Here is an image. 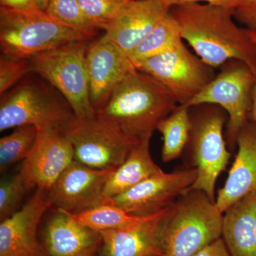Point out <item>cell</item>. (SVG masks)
<instances>
[{"label":"cell","instance_id":"cell-33","mask_svg":"<svg viewBox=\"0 0 256 256\" xmlns=\"http://www.w3.org/2000/svg\"><path fill=\"white\" fill-rule=\"evenodd\" d=\"M1 6L20 12H34L40 10L36 0H0Z\"/></svg>","mask_w":256,"mask_h":256},{"label":"cell","instance_id":"cell-35","mask_svg":"<svg viewBox=\"0 0 256 256\" xmlns=\"http://www.w3.org/2000/svg\"><path fill=\"white\" fill-rule=\"evenodd\" d=\"M50 0H36L37 6H38L41 10H44L46 9Z\"/></svg>","mask_w":256,"mask_h":256},{"label":"cell","instance_id":"cell-34","mask_svg":"<svg viewBox=\"0 0 256 256\" xmlns=\"http://www.w3.org/2000/svg\"><path fill=\"white\" fill-rule=\"evenodd\" d=\"M250 120L256 124V74L255 75V82H254V88H252V110H250Z\"/></svg>","mask_w":256,"mask_h":256},{"label":"cell","instance_id":"cell-26","mask_svg":"<svg viewBox=\"0 0 256 256\" xmlns=\"http://www.w3.org/2000/svg\"><path fill=\"white\" fill-rule=\"evenodd\" d=\"M45 11L58 21L92 36L98 30L88 20L78 0H50Z\"/></svg>","mask_w":256,"mask_h":256},{"label":"cell","instance_id":"cell-25","mask_svg":"<svg viewBox=\"0 0 256 256\" xmlns=\"http://www.w3.org/2000/svg\"><path fill=\"white\" fill-rule=\"evenodd\" d=\"M38 130L34 126L14 128L0 139V171L4 172L12 165L28 158L36 141Z\"/></svg>","mask_w":256,"mask_h":256},{"label":"cell","instance_id":"cell-27","mask_svg":"<svg viewBox=\"0 0 256 256\" xmlns=\"http://www.w3.org/2000/svg\"><path fill=\"white\" fill-rule=\"evenodd\" d=\"M88 20L97 30L106 31L130 0H78Z\"/></svg>","mask_w":256,"mask_h":256},{"label":"cell","instance_id":"cell-21","mask_svg":"<svg viewBox=\"0 0 256 256\" xmlns=\"http://www.w3.org/2000/svg\"><path fill=\"white\" fill-rule=\"evenodd\" d=\"M150 139L137 143L128 158L112 173L104 191V201L118 196L146 178L162 172L152 158Z\"/></svg>","mask_w":256,"mask_h":256},{"label":"cell","instance_id":"cell-3","mask_svg":"<svg viewBox=\"0 0 256 256\" xmlns=\"http://www.w3.org/2000/svg\"><path fill=\"white\" fill-rule=\"evenodd\" d=\"M224 214L204 192L188 190L163 220L162 256H192L222 236Z\"/></svg>","mask_w":256,"mask_h":256},{"label":"cell","instance_id":"cell-6","mask_svg":"<svg viewBox=\"0 0 256 256\" xmlns=\"http://www.w3.org/2000/svg\"><path fill=\"white\" fill-rule=\"evenodd\" d=\"M75 118L66 101L37 79H24L0 101L1 132L24 126L62 130Z\"/></svg>","mask_w":256,"mask_h":256},{"label":"cell","instance_id":"cell-10","mask_svg":"<svg viewBox=\"0 0 256 256\" xmlns=\"http://www.w3.org/2000/svg\"><path fill=\"white\" fill-rule=\"evenodd\" d=\"M62 131L73 146L74 160L94 169H116L137 144L96 116L75 118Z\"/></svg>","mask_w":256,"mask_h":256},{"label":"cell","instance_id":"cell-29","mask_svg":"<svg viewBox=\"0 0 256 256\" xmlns=\"http://www.w3.org/2000/svg\"><path fill=\"white\" fill-rule=\"evenodd\" d=\"M28 74H32L30 60H15L2 55L0 58L1 96L16 86Z\"/></svg>","mask_w":256,"mask_h":256},{"label":"cell","instance_id":"cell-8","mask_svg":"<svg viewBox=\"0 0 256 256\" xmlns=\"http://www.w3.org/2000/svg\"><path fill=\"white\" fill-rule=\"evenodd\" d=\"M254 82L255 74L246 64L239 60H229L185 106L210 104L224 109L228 118L227 138L234 148L239 132L250 120Z\"/></svg>","mask_w":256,"mask_h":256},{"label":"cell","instance_id":"cell-13","mask_svg":"<svg viewBox=\"0 0 256 256\" xmlns=\"http://www.w3.org/2000/svg\"><path fill=\"white\" fill-rule=\"evenodd\" d=\"M116 169L89 168L74 160L48 192L52 206L78 214L104 203V191Z\"/></svg>","mask_w":256,"mask_h":256},{"label":"cell","instance_id":"cell-9","mask_svg":"<svg viewBox=\"0 0 256 256\" xmlns=\"http://www.w3.org/2000/svg\"><path fill=\"white\" fill-rule=\"evenodd\" d=\"M214 69L188 50L183 41L137 67L162 84L181 106H186L214 78Z\"/></svg>","mask_w":256,"mask_h":256},{"label":"cell","instance_id":"cell-36","mask_svg":"<svg viewBox=\"0 0 256 256\" xmlns=\"http://www.w3.org/2000/svg\"><path fill=\"white\" fill-rule=\"evenodd\" d=\"M248 34L250 35V38H252V41L254 42V43L256 44V31H254V30H248Z\"/></svg>","mask_w":256,"mask_h":256},{"label":"cell","instance_id":"cell-24","mask_svg":"<svg viewBox=\"0 0 256 256\" xmlns=\"http://www.w3.org/2000/svg\"><path fill=\"white\" fill-rule=\"evenodd\" d=\"M72 214L80 223L98 232L124 228L139 223L148 217L130 214L120 207L110 203H102Z\"/></svg>","mask_w":256,"mask_h":256},{"label":"cell","instance_id":"cell-19","mask_svg":"<svg viewBox=\"0 0 256 256\" xmlns=\"http://www.w3.org/2000/svg\"><path fill=\"white\" fill-rule=\"evenodd\" d=\"M238 152L216 204L224 213L236 202L256 191V124L249 120L236 140Z\"/></svg>","mask_w":256,"mask_h":256},{"label":"cell","instance_id":"cell-28","mask_svg":"<svg viewBox=\"0 0 256 256\" xmlns=\"http://www.w3.org/2000/svg\"><path fill=\"white\" fill-rule=\"evenodd\" d=\"M30 188L18 173L0 183V218H8L16 212V208Z\"/></svg>","mask_w":256,"mask_h":256},{"label":"cell","instance_id":"cell-16","mask_svg":"<svg viewBox=\"0 0 256 256\" xmlns=\"http://www.w3.org/2000/svg\"><path fill=\"white\" fill-rule=\"evenodd\" d=\"M170 8L161 0H130L104 35L128 56L169 13Z\"/></svg>","mask_w":256,"mask_h":256},{"label":"cell","instance_id":"cell-15","mask_svg":"<svg viewBox=\"0 0 256 256\" xmlns=\"http://www.w3.org/2000/svg\"><path fill=\"white\" fill-rule=\"evenodd\" d=\"M50 206L48 192L36 190L21 210L2 220L0 256H44L37 229Z\"/></svg>","mask_w":256,"mask_h":256},{"label":"cell","instance_id":"cell-5","mask_svg":"<svg viewBox=\"0 0 256 256\" xmlns=\"http://www.w3.org/2000/svg\"><path fill=\"white\" fill-rule=\"evenodd\" d=\"M88 42L68 44L30 60L32 74L50 82L62 94L77 118L95 117L86 68Z\"/></svg>","mask_w":256,"mask_h":256},{"label":"cell","instance_id":"cell-32","mask_svg":"<svg viewBox=\"0 0 256 256\" xmlns=\"http://www.w3.org/2000/svg\"><path fill=\"white\" fill-rule=\"evenodd\" d=\"M192 256H230L224 239H217Z\"/></svg>","mask_w":256,"mask_h":256},{"label":"cell","instance_id":"cell-31","mask_svg":"<svg viewBox=\"0 0 256 256\" xmlns=\"http://www.w3.org/2000/svg\"><path fill=\"white\" fill-rule=\"evenodd\" d=\"M166 6L172 8L175 5L186 4V3H201L222 6L228 9L235 10L242 4L244 0H161Z\"/></svg>","mask_w":256,"mask_h":256},{"label":"cell","instance_id":"cell-11","mask_svg":"<svg viewBox=\"0 0 256 256\" xmlns=\"http://www.w3.org/2000/svg\"><path fill=\"white\" fill-rule=\"evenodd\" d=\"M196 178L194 168L170 173L162 171L104 203L112 204L136 216H150L172 206L190 190Z\"/></svg>","mask_w":256,"mask_h":256},{"label":"cell","instance_id":"cell-7","mask_svg":"<svg viewBox=\"0 0 256 256\" xmlns=\"http://www.w3.org/2000/svg\"><path fill=\"white\" fill-rule=\"evenodd\" d=\"M190 143L196 178L190 190L206 194L215 202L217 178L226 168L230 158L224 137L225 110L220 106L203 104L191 107Z\"/></svg>","mask_w":256,"mask_h":256},{"label":"cell","instance_id":"cell-14","mask_svg":"<svg viewBox=\"0 0 256 256\" xmlns=\"http://www.w3.org/2000/svg\"><path fill=\"white\" fill-rule=\"evenodd\" d=\"M86 68L90 98L96 112L136 66L129 56L104 35L88 44Z\"/></svg>","mask_w":256,"mask_h":256},{"label":"cell","instance_id":"cell-1","mask_svg":"<svg viewBox=\"0 0 256 256\" xmlns=\"http://www.w3.org/2000/svg\"><path fill=\"white\" fill-rule=\"evenodd\" d=\"M185 40L204 63L222 67L230 60L247 64L256 74V44L248 30L236 23L234 10L202 3L175 5L170 10Z\"/></svg>","mask_w":256,"mask_h":256},{"label":"cell","instance_id":"cell-17","mask_svg":"<svg viewBox=\"0 0 256 256\" xmlns=\"http://www.w3.org/2000/svg\"><path fill=\"white\" fill-rule=\"evenodd\" d=\"M169 208L134 225L98 232L99 256H162V230Z\"/></svg>","mask_w":256,"mask_h":256},{"label":"cell","instance_id":"cell-22","mask_svg":"<svg viewBox=\"0 0 256 256\" xmlns=\"http://www.w3.org/2000/svg\"><path fill=\"white\" fill-rule=\"evenodd\" d=\"M190 108L178 105L156 128L162 136V160L169 162L178 159L188 144L191 134Z\"/></svg>","mask_w":256,"mask_h":256},{"label":"cell","instance_id":"cell-23","mask_svg":"<svg viewBox=\"0 0 256 256\" xmlns=\"http://www.w3.org/2000/svg\"><path fill=\"white\" fill-rule=\"evenodd\" d=\"M182 41L178 24L169 12L128 56L137 68L144 60L172 50Z\"/></svg>","mask_w":256,"mask_h":256},{"label":"cell","instance_id":"cell-20","mask_svg":"<svg viewBox=\"0 0 256 256\" xmlns=\"http://www.w3.org/2000/svg\"><path fill=\"white\" fill-rule=\"evenodd\" d=\"M222 236L230 256H256V191L224 212Z\"/></svg>","mask_w":256,"mask_h":256},{"label":"cell","instance_id":"cell-2","mask_svg":"<svg viewBox=\"0 0 256 256\" xmlns=\"http://www.w3.org/2000/svg\"><path fill=\"white\" fill-rule=\"evenodd\" d=\"M178 106L159 82L136 69L114 89L96 116L134 143L149 140Z\"/></svg>","mask_w":256,"mask_h":256},{"label":"cell","instance_id":"cell-30","mask_svg":"<svg viewBox=\"0 0 256 256\" xmlns=\"http://www.w3.org/2000/svg\"><path fill=\"white\" fill-rule=\"evenodd\" d=\"M234 16L246 28L256 31V0H244L234 10Z\"/></svg>","mask_w":256,"mask_h":256},{"label":"cell","instance_id":"cell-4","mask_svg":"<svg viewBox=\"0 0 256 256\" xmlns=\"http://www.w3.org/2000/svg\"><path fill=\"white\" fill-rule=\"evenodd\" d=\"M94 36L66 24L44 10L20 12L0 8V48L2 55L15 60L33 57Z\"/></svg>","mask_w":256,"mask_h":256},{"label":"cell","instance_id":"cell-12","mask_svg":"<svg viewBox=\"0 0 256 256\" xmlns=\"http://www.w3.org/2000/svg\"><path fill=\"white\" fill-rule=\"evenodd\" d=\"M74 161L72 143L60 130H38L34 144L24 160L20 174L28 188L48 192Z\"/></svg>","mask_w":256,"mask_h":256},{"label":"cell","instance_id":"cell-18","mask_svg":"<svg viewBox=\"0 0 256 256\" xmlns=\"http://www.w3.org/2000/svg\"><path fill=\"white\" fill-rule=\"evenodd\" d=\"M45 227L44 242L48 256H94L102 246L100 234L57 208Z\"/></svg>","mask_w":256,"mask_h":256}]
</instances>
